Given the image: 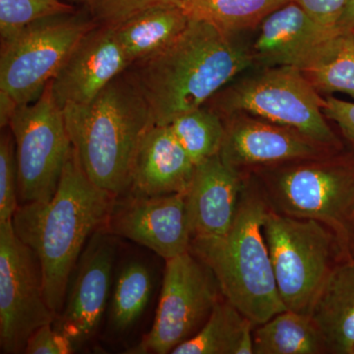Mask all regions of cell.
Returning a JSON list of instances; mask_svg holds the SVG:
<instances>
[{
  "instance_id": "29",
  "label": "cell",
  "mask_w": 354,
  "mask_h": 354,
  "mask_svg": "<svg viewBox=\"0 0 354 354\" xmlns=\"http://www.w3.org/2000/svg\"><path fill=\"white\" fill-rule=\"evenodd\" d=\"M174 2L176 0H99L91 12L100 24L115 25L147 7Z\"/></svg>"
},
{
  "instance_id": "17",
  "label": "cell",
  "mask_w": 354,
  "mask_h": 354,
  "mask_svg": "<svg viewBox=\"0 0 354 354\" xmlns=\"http://www.w3.org/2000/svg\"><path fill=\"white\" fill-rule=\"evenodd\" d=\"M244 177L220 155L196 165L185 192L192 239L227 234L236 216Z\"/></svg>"
},
{
  "instance_id": "4",
  "label": "cell",
  "mask_w": 354,
  "mask_h": 354,
  "mask_svg": "<svg viewBox=\"0 0 354 354\" xmlns=\"http://www.w3.org/2000/svg\"><path fill=\"white\" fill-rule=\"evenodd\" d=\"M62 109L88 178L115 196L127 194L135 151L153 124L148 104L127 71L92 101Z\"/></svg>"
},
{
  "instance_id": "15",
  "label": "cell",
  "mask_w": 354,
  "mask_h": 354,
  "mask_svg": "<svg viewBox=\"0 0 354 354\" xmlns=\"http://www.w3.org/2000/svg\"><path fill=\"white\" fill-rule=\"evenodd\" d=\"M113 25L99 24L84 35L50 82L62 109L92 101L131 66Z\"/></svg>"
},
{
  "instance_id": "12",
  "label": "cell",
  "mask_w": 354,
  "mask_h": 354,
  "mask_svg": "<svg viewBox=\"0 0 354 354\" xmlns=\"http://www.w3.org/2000/svg\"><path fill=\"white\" fill-rule=\"evenodd\" d=\"M113 235L104 225L91 237L70 278L64 308L53 322L75 349L95 337L109 305L116 253Z\"/></svg>"
},
{
  "instance_id": "20",
  "label": "cell",
  "mask_w": 354,
  "mask_h": 354,
  "mask_svg": "<svg viewBox=\"0 0 354 354\" xmlns=\"http://www.w3.org/2000/svg\"><path fill=\"white\" fill-rule=\"evenodd\" d=\"M191 18L176 4L147 7L113 25L131 64L152 57L176 41Z\"/></svg>"
},
{
  "instance_id": "18",
  "label": "cell",
  "mask_w": 354,
  "mask_h": 354,
  "mask_svg": "<svg viewBox=\"0 0 354 354\" xmlns=\"http://www.w3.org/2000/svg\"><path fill=\"white\" fill-rule=\"evenodd\" d=\"M195 169L169 127L152 124L135 151L127 193L140 196L185 193Z\"/></svg>"
},
{
  "instance_id": "5",
  "label": "cell",
  "mask_w": 354,
  "mask_h": 354,
  "mask_svg": "<svg viewBox=\"0 0 354 354\" xmlns=\"http://www.w3.org/2000/svg\"><path fill=\"white\" fill-rule=\"evenodd\" d=\"M270 208L330 228L349 257L354 246V151L251 171Z\"/></svg>"
},
{
  "instance_id": "22",
  "label": "cell",
  "mask_w": 354,
  "mask_h": 354,
  "mask_svg": "<svg viewBox=\"0 0 354 354\" xmlns=\"http://www.w3.org/2000/svg\"><path fill=\"white\" fill-rule=\"evenodd\" d=\"M255 354H328L311 315L285 310L253 329Z\"/></svg>"
},
{
  "instance_id": "38",
  "label": "cell",
  "mask_w": 354,
  "mask_h": 354,
  "mask_svg": "<svg viewBox=\"0 0 354 354\" xmlns=\"http://www.w3.org/2000/svg\"><path fill=\"white\" fill-rule=\"evenodd\" d=\"M353 32V37H354V30H353V32Z\"/></svg>"
},
{
  "instance_id": "6",
  "label": "cell",
  "mask_w": 354,
  "mask_h": 354,
  "mask_svg": "<svg viewBox=\"0 0 354 354\" xmlns=\"http://www.w3.org/2000/svg\"><path fill=\"white\" fill-rule=\"evenodd\" d=\"M324 102L325 99L299 69L276 66L251 67L206 104L221 118L250 114L297 130L334 150H344V142L323 113Z\"/></svg>"
},
{
  "instance_id": "10",
  "label": "cell",
  "mask_w": 354,
  "mask_h": 354,
  "mask_svg": "<svg viewBox=\"0 0 354 354\" xmlns=\"http://www.w3.org/2000/svg\"><path fill=\"white\" fill-rule=\"evenodd\" d=\"M221 297L215 274L190 250L165 261L152 328L128 353H171L201 329Z\"/></svg>"
},
{
  "instance_id": "8",
  "label": "cell",
  "mask_w": 354,
  "mask_h": 354,
  "mask_svg": "<svg viewBox=\"0 0 354 354\" xmlns=\"http://www.w3.org/2000/svg\"><path fill=\"white\" fill-rule=\"evenodd\" d=\"M99 24L76 10L37 21L2 41L0 90L19 106L36 101L84 35Z\"/></svg>"
},
{
  "instance_id": "35",
  "label": "cell",
  "mask_w": 354,
  "mask_h": 354,
  "mask_svg": "<svg viewBox=\"0 0 354 354\" xmlns=\"http://www.w3.org/2000/svg\"><path fill=\"white\" fill-rule=\"evenodd\" d=\"M68 3L81 4V6H87L92 10L94 8L95 4L99 2V0H65Z\"/></svg>"
},
{
  "instance_id": "32",
  "label": "cell",
  "mask_w": 354,
  "mask_h": 354,
  "mask_svg": "<svg viewBox=\"0 0 354 354\" xmlns=\"http://www.w3.org/2000/svg\"><path fill=\"white\" fill-rule=\"evenodd\" d=\"M323 113L328 120L337 125L354 151V102L328 97L324 102Z\"/></svg>"
},
{
  "instance_id": "9",
  "label": "cell",
  "mask_w": 354,
  "mask_h": 354,
  "mask_svg": "<svg viewBox=\"0 0 354 354\" xmlns=\"http://www.w3.org/2000/svg\"><path fill=\"white\" fill-rule=\"evenodd\" d=\"M8 127L15 142L20 204L48 201L72 149L64 109L50 83L38 100L18 108Z\"/></svg>"
},
{
  "instance_id": "13",
  "label": "cell",
  "mask_w": 354,
  "mask_h": 354,
  "mask_svg": "<svg viewBox=\"0 0 354 354\" xmlns=\"http://www.w3.org/2000/svg\"><path fill=\"white\" fill-rule=\"evenodd\" d=\"M221 118L225 133L220 157L242 174L342 151L323 145L292 128L250 114L237 113Z\"/></svg>"
},
{
  "instance_id": "27",
  "label": "cell",
  "mask_w": 354,
  "mask_h": 354,
  "mask_svg": "<svg viewBox=\"0 0 354 354\" xmlns=\"http://www.w3.org/2000/svg\"><path fill=\"white\" fill-rule=\"evenodd\" d=\"M75 11L65 0H0L1 41L37 21Z\"/></svg>"
},
{
  "instance_id": "37",
  "label": "cell",
  "mask_w": 354,
  "mask_h": 354,
  "mask_svg": "<svg viewBox=\"0 0 354 354\" xmlns=\"http://www.w3.org/2000/svg\"><path fill=\"white\" fill-rule=\"evenodd\" d=\"M351 354H354V346H353V351H351Z\"/></svg>"
},
{
  "instance_id": "24",
  "label": "cell",
  "mask_w": 354,
  "mask_h": 354,
  "mask_svg": "<svg viewBox=\"0 0 354 354\" xmlns=\"http://www.w3.org/2000/svg\"><path fill=\"white\" fill-rule=\"evenodd\" d=\"M319 93H342L354 99V37L337 32L300 69Z\"/></svg>"
},
{
  "instance_id": "31",
  "label": "cell",
  "mask_w": 354,
  "mask_h": 354,
  "mask_svg": "<svg viewBox=\"0 0 354 354\" xmlns=\"http://www.w3.org/2000/svg\"><path fill=\"white\" fill-rule=\"evenodd\" d=\"M302 7L317 22L337 31L348 0H288Z\"/></svg>"
},
{
  "instance_id": "11",
  "label": "cell",
  "mask_w": 354,
  "mask_h": 354,
  "mask_svg": "<svg viewBox=\"0 0 354 354\" xmlns=\"http://www.w3.org/2000/svg\"><path fill=\"white\" fill-rule=\"evenodd\" d=\"M38 256L20 241L12 221L0 223V349L24 353L32 333L55 322Z\"/></svg>"
},
{
  "instance_id": "19",
  "label": "cell",
  "mask_w": 354,
  "mask_h": 354,
  "mask_svg": "<svg viewBox=\"0 0 354 354\" xmlns=\"http://www.w3.org/2000/svg\"><path fill=\"white\" fill-rule=\"evenodd\" d=\"M311 317L328 354H351L354 346V260L342 261L319 297Z\"/></svg>"
},
{
  "instance_id": "23",
  "label": "cell",
  "mask_w": 354,
  "mask_h": 354,
  "mask_svg": "<svg viewBox=\"0 0 354 354\" xmlns=\"http://www.w3.org/2000/svg\"><path fill=\"white\" fill-rule=\"evenodd\" d=\"M153 288L150 268L138 260L121 267L109 297V328L114 335L128 332L144 313Z\"/></svg>"
},
{
  "instance_id": "34",
  "label": "cell",
  "mask_w": 354,
  "mask_h": 354,
  "mask_svg": "<svg viewBox=\"0 0 354 354\" xmlns=\"http://www.w3.org/2000/svg\"><path fill=\"white\" fill-rule=\"evenodd\" d=\"M354 30V0H348L341 19L337 25V32H351Z\"/></svg>"
},
{
  "instance_id": "7",
  "label": "cell",
  "mask_w": 354,
  "mask_h": 354,
  "mask_svg": "<svg viewBox=\"0 0 354 354\" xmlns=\"http://www.w3.org/2000/svg\"><path fill=\"white\" fill-rule=\"evenodd\" d=\"M263 232L281 301L288 310L311 315L337 266L353 258L334 232L317 221L270 208Z\"/></svg>"
},
{
  "instance_id": "33",
  "label": "cell",
  "mask_w": 354,
  "mask_h": 354,
  "mask_svg": "<svg viewBox=\"0 0 354 354\" xmlns=\"http://www.w3.org/2000/svg\"><path fill=\"white\" fill-rule=\"evenodd\" d=\"M19 106L6 91L0 90V127L6 128Z\"/></svg>"
},
{
  "instance_id": "26",
  "label": "cell",
  "mask_w": 354,
  "mask_h": 354,
  "mask_svg": "<svg viewBox=\"0 0 354 354\" xmlns=\"http://www.w3.org/2000/svg\"><path fill=\"white\" fill-rule=\"evenodd\" d=\"M167 127L195 165L220 155L225 123L207 104L179 114Z\"/></svg>"
},
{
  "instance_id": "16",
  "label": "cell",
  "mask_w": 354,
  "mask_h": 354,
  "mask_svg": "<svg viewBox=\"0 0 354 354\" xmlns=\"http://www.w3.org/2000/svg\"><path fill=\"white\" fill-rule=\"evenodd\" d=\"M317 22L302 7L288 1L266 16L250 46L253 67L301 69L327 39L337 34Z\"/></svg>"
},
{
  "instance_id": "14",
  "label": "cell",
  "mask_w": 354,
  "mask_h": 354,
  "mask_svg": "<svg viewBox=\"0 0 354 354\" xmlns=\"http://www.w3.org/2000/svg\"><path fill=\"white\" fill-rule=\"evenodd\" d=\"M106 227L113 235L145 246L165 261L188 252L192 241L185 193L118 196Z\"/></svg>"
},
{
  "instance_id": "21",
  "label": "cell",
  "mask_w": 354,
  "mask_h": 354,
  "mask_svg": "<svg viewBox=\"0 0 354 354\" xmlns=\"http://www.w3.org/2000/svg\"><path fill=\"white\" fill-rule=\"evenodd\" d=\"M254 327L239 310L221 297L201 329L171 354H254Z\"/></svg>"
},
{
  "instance_id": "28",
  "label": "cell",
  "mask_w": 354,
  "mask_h": 354,
  "mask_svg": "<svg viewBox=\"0 0 354 354\" xmlns=\"http://www.w3.org/2000/svg\"><path fill=\"white\" fill-rule=\"evenodd\" d=\"M15 142L11 131L0 138V223L12 221L19 207Z\"/></svg>"
},
{
  "instance_id": "25",
  "label": "cell",
  "mask_w": 354,
  "mask_h": 354,
  "mask_svg": "<svg viewBox=\"0 0 354 354\" xmlns=\"http://www.w3.org/2000/svg\"><path fill=\"white\" fill-rule=\"evenodd\" d=\"M288 0H176L192 19L206 21L228 34L255 29Z\"/></svg>"
},
{
  "instance_id": "2",
  "label": "cell",
  "mask_w": 354,
  "mask_h": 354,
  "mask_svg": "<svg viewBox=\"0 0 354 354\" xmlns=\"http://www.w3.org/2000/svg\"><path fill=\"white\" fill-rule=\"evenodd\" d=\"M115 195L95 185L72 146L57 192L48 201L20 204L12 218L15 234L41 263L46 300L55 316L93 234L108 225Z\"/></svg>"
},
{
  "instance_id": "3",
  "label": "cell",
  "mask_w": 354,
  "mask_h": 354,
  "mask_svg": "<svg viewBox=\"0 0 354 354\" xmlns=\"http://www.w3.org/2000/svg\"><path fill=\"white\" fill-rule=\"evenodd\" d=\"M269 209L257 178L248 172L227 234L195 237L190 246L191 252L215 274L223 297L255 327L288 310L279 297L263 232Z\"/></svg>"
},
{
  "instance_id": "30",
  "label": "cell",
  "mask_w": 354,
  "mask_h": 354,
  "mask_svg": "<svg viewBox=\"0 0 354 354\" xmlns=\"http://www.w3.org/2000/svg\"><path fill=\"white\" fill-rule=\"evenodd\" d=\"M74 351L75 348L68 339L59 334L53 327V323H50L32 333L26 344L24 353L69 354Z\"/></svg>"
},
{
  "instance_id": "36",
  "label": "cell",
  "mask_w": 354,
  "mask_h": 354,
  "mask_svg": "<svg viewBox=\"0 0 354 354\" xmlns=\"http://www.w3.org/2000/svg\"><path fill=\"white\" fill-rule=\"evenodd\" d=\"M351 256H353V259L354 260V246L353 249V253H351Z\"/></svg>"
},
{
  "instance_id": "1",
  "label": "cell",
  "mask_w": 354,
  "mask_h": 354,
  "mask_svg": "<svg viewBox=\"0 0 354 354\" xmlns=\"http://www.w3.org/2000/svg\"><path fill=\"white\" fill-rule=\"evenodd\" d=\"M206 21L192 19L164 50L127 70L148 104L153 124L205 106L253 67L250 46Z\"/></svg>"
}]
</instances>
